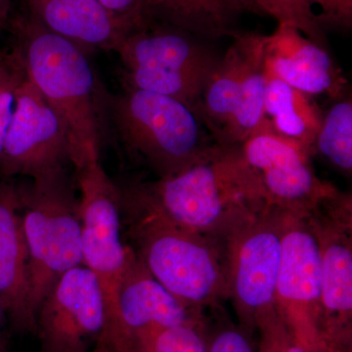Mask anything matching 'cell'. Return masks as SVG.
I'll return each instance as SVG.
<instances>
[{
    "label": "cell",
    "mask_w": 352,
    "mask_h": 352,
    "mask_svg": "<svg viewBox=\"0 0 352 352\" xmlns=\"http://www.w3.org/2000/svg\"><path fill=\"white\" fill-rule=\"evenodd\" d=\"M154 21L215 41L239 34L242 10L235 0H148Z\"/></svg>",
    "instance_id": "20"
},
{
    "label": "cell",
    "mask_w": 352,
    "mask_h": 352,
    "mask_svg": "<svg viewBox=\"0 0 352 352\" xmlns=\"http://www.w3.org/2000/svg\"><path fill=\"white\" fill-rule=\"evenodd\" d=\"M112 13L122 25L132 32L142 29L153 22L148 0H97Z\"/></svg>",
    "instance_id": "29"
},
{
    "label": "cell",
    "mask_w": 352,
    "mask_h": 352,
    "mask_svg": "<svg viewBox=\"0 0 352 352\" xmlns=\"http://www.w3.org/2000/svg\"><path fill=\"white\" fill-rule=\"evenodd\" d=\"M119 310L132 342L134 333L152 326L177 327L205 321L201 312L183 305L152 276L133 249L120 283Z\"/></svg>",
    "instance_id": "17"
},
{
    "label": "cell",
    "mask_w": 352,
    "mask_h": 352,
    "mask_svg": "<svg viewBox=\"0 0 352 352\" xmlns=\"http://www.w3.org/2000/svg\"><path fill=\"white\" fill-rule=\"evenodd\" d=\"M25 76L17 53L0 60V157L15 104L16 92Z\"/></svg>",
    "instance_id": "26"
},
{
    "label": "cell",
    "mask_w": 352,
    "mask_h": 352,
    "mask_svg": "<svg viewBox=\"0 0 352 352\" xmlns=\"http://www.w3.org/2000/svg\"><path fill=\"white\" fill-rule=\"evenodd\" d=\"M105 307L98 280L87 266L67 271L39 305V352H87L103 332Z\"/></svg>",
    "instance_id": "13"
},
{
    "label": "cell",
    "mask_w": 352,
    "mask_h": 352,
    "mask_svg": "<svg viewBox=\"0 0 352 352\" xmlns=\"http://www.w3.org/2000/svg\"><path fill=\"white\" fill-rule=\"evenodd\" d=\"M25 12L47 31L85 52L117 51L129 32L97 0H21Z\"/></svg>",
    "instance_id": "16"
},
{
    "label": "cell",
    "mask_w": 352,
    "mask_h": 352,
    "mask_svg": "<svg viewBox=\"0 0 352 352\" xmlns=\"http://www.w3.org/2000/svg\"><path fill=\"white\" fill-rule=\"evenodd\" d=\"M242 12L272 18L278 24L295 27L312 41L327 47L326 32L307 0H235Z\"/></svg>",
    "instance_id": "23"
},
{
    "label": "cell",
    "mask_w": 352,
    "mask_h": 352,
    "mask_svg": "<svg viewBox=\"0 0 352 352\" xmlns=\"http://www.w3.org/2000/svg\"><path fill=\"white\" fill-rule=\"evenodd\" d=\"M101 109L127 156L157 178L182 173L220 146L195 111L164 95L129 87L111 94L102 87Z\"/></svg>",
    "instance_id": "3"
},
{
    "label": "cell",
    "mask_w": 352,
    "mask_h": 352,
    "mask_svg": "<svg viewBox=\"0 0 352 352\" xmlns=\"http://www.w3.org/2000/svg\"><path fill=\"white\" fill-rule=\"evenodd\" d=\"M12 0H0V31L11 23Z\"/></svg>",
    "instance_id": "32"
},
{
    "label": "cell",
    "mask_w": 352,
    "mask_h": 352,
    "mask_svg": "<svg viewBox=\"0 0 352 352\" xmlns=\"http://www.w3.org/2000/svg\"><path fill=\"white\" fill-rule=\"evenodd\" d=\"M270 208L285 214L307 215L340 190L314 173L312 156L302 146L273 131L264 118L256 131L240 145Z\"/></svg>",
    "instance_id": "8"
},
{
    "label": "cell",
    "mask_w": 352,
    "mask_h": 352,
    "mask_svg": "<svg viewBox=\"0 0 352 352\" xmlns=\"http://www.w3.org/2000/svg\"><path fill=\"white\" fill-rule=\"evenodd\" d=\"M7 317L0 302V352H8V333L6 330Z\"/></svg>",
    "instance_id": "31"
},
{
    "label": "cell",
    "mask_w": 352,
    "mask_h": 352,
    "mask_svg": "<svg viewBox=\"0 0 352 352\" xmlns=\"http://www.w3.org/2000/svg\"><path fill=\"white\" fill-rule=\"evenodd\" d=\"M256 330L259 335L256 352H307L285 323L275 305L258 315Z\"/></svg>",
    "instance_id": "25"
},
{
    "label": "cell",
    "mask_w": 352,
    "mask_h": 352,
    "mask_svg": "<svg viewBox=\"0 0 352 352\" xmlns=\"http://www.w3.org/2000/svg\"><path fill=\"white\" fill-rule=\"evenodd\" d=\"M264 118L273 131L314 156V145L323 112L314 97L303 94L265 69Z\"/></svg>",
    "instance_id": "19"
},
{
    "label": "cell",
    "mask_w": 352,
    "mask_h": 352,
    "mask_svg": "<svg viewBox=\"0 0 352 352\" xmlns=\"http://www.w3.org/2000/svg\"><path fill=\"white\" fill-rule=\"evenodd\" d=\"M80 190L82 265L98 280L105 324L100 339L111 352H133V342L122 324L119 292L132 252L122 239V206L119 188L101 163L100 153H90L73 164Z\"/></svg>",
    "instance_id": "5"
},
{
    "label": "cell",
    "mask_w": 352,
    "mask_h": 352,
    "mask_svg": "<svg viewBox=\"0 0 352 352\" xmlns=\"http://www.w3.org/2000/svg\"><path fill=\"white\" fill-rule=\"evenodd\" d=\"M212 43L153 21L127 36L116 52L126 87L170 97L196 112L222 56Z\"/></svg>",
    "instance_id": "7"
},
{
    "label": "cell",
    "mask_w": 352,
    "mask_h": 352,
    "mask_svg": "<svg viewBox=\"0 0 352 352\" xmlns=\"http://www.w3.org/2000/svg\"><path fill=\"white\" fill-rule=\"evenodd\" d=\"M265 69L303 94L326 95L333 102L346 97L349 80L328 48L307 38L295 27L278 24L266 36Z\"/></svg>",
    "instance_id": "14"
},
{
    "label": "cell",
    "mask_w": 352,
    "mask_h": 352,
    "mask_svg": "<svg viewBox=\"0 0 352 352\" xmlns=\"http://www.w3.org/2000/svg\"><path fill=\"white\" fill-rule=\"evenodd\" d=\"M265 34H256L237 110L219 141L221 146H240L256 131L264 119L265 94Z\"/></svg>",
    "instance_id": "21"
},
{
    "label": "cell",
    "mask_w": 352,
    "mask_h": 352,
    "mask_svg": "<svg viewBox=\"0 0 352 352\" xmlns=\"http://www.w3.org/2000/svg\"><path fill=\"white\" fill-rule=\"evenodd\" d=\"M282 228L283 212L268 208L226 240L228 298L250 332L258 315L275 305Z\"/></svg>",
    "instance_id": "9"
},
{
    "label": "cell",
    "mask_w": 352,
    "mask_h": 352,
    "mask_svg": "<svg viewBox=\"0 0 352 352\" xmlns=\"http://www.w3.org/2000/svg\"><path fill=\"white\" fill-rule=\"evenodd\" d=\"M321 254L319 336L352 344V201L339 192L309 214Z\"/></svg>",
    "instance_id": "12"
},
{
    "label": "cell",
    "mask_w": 352,
    "mask_h": 352,
    "mask_svg": "<svg viewBox=\"0 0 352 352\" xmlns=\"http://www.w3.org/2000/svg\"><path fill=\"white\" fill-rule=\"evenodd\" d=\"M321 254L309 214L283 212L275 307L305 349L319 337Z\"/></svg>",
    "instance_id": "11"
},
{
    "label": "cell",
    "mask_w": 352,
    "mask_h": 352,
    "mask_svg": "<svg viewBox=\"0 0 352 352\" xmlns=\"http://www.w3.org/2000/svg\"><path fill=\"white\" fill-rule=\"evenodd\" d=\"M324 32H349L352 29V0H307ZM315 14V13H314Z\"/></svg>",
    "instance_id": "28"
},
{
    "label": "cell",
    "mask_w": 352,
    "mask_h": 352,
    "mask_svg": "<svg viewBox=\"0 0 352 352\" xmlns=\"http://www.w3.org/2000/svg\"><path fill=\"white\" fill-rule=\"evenodd\" d=\"M91 352H111L110 349L107 346V344H105L103 340L98 338V340L95 342V346L94 349H92Z\"/></svg>",
    "instance_id": "33"
},
{
    "label": "cell",
    "mask_w": 352,
    "mask_h": 352,
    "mask_svg": "<svg viewBox=\"0 0 352 352\" xmlns=\"http://www.w3.org/2000/svg\"><path fill=\"white\" fill-rule=\"evenodd\" d=\"M133 352H208L206 322L143 329L134 333Z\"/></svg>",
    "instance_id": "24"
},
{
    "label": "cell",
    "mask_w": 352,
    "mask_h": 352,
    "mask_svg": "<svg viewBox=\"0 0 352 352\" xmlns=\"http://www.w3.org/2000/svg\"><path fill=\"white\" fill-rule=\"evenodd\" d=\"M256 34V32H240L234 36L232 43L222 54L210 76L197 108V113L219 145L239 106Z\"/></svg>",
    "instance_id": "18"
},
{
    "label": "cell",
    "mask_w": 352,
    "mask_h": 352,
    "mask_svg": "<svg viewBox=\"0 0 352 352\" xmlns=\"http://www.w3.org/2000/svg\"><path fill=\"white\" fill-rule=\"evenodd\" d=\"M68 170L21 187V214L29 263L30 305H39L67 271L82 265L78 198Z\"/></svg>",
    "instance_id": "6"
},
{
    "label": "cell",
    "mask_w": 352,
    "mask_h": 352,
    "mask_svg": "<svg viewBox=\"0 0 352 352\" xmlns=\"http://www.w3.org/2000/svg\"><path fill=\"white\" fill-rule=\"evenodd\" d=\"M18 57L25 76L64 122L71 144V164L101 152L104 120L102 85L87 53L53 34L24 12L11 20Z\"/></svg>",
    "instance_id": "2"
},
{
    "label": "cell",
    "mask_w": 352,
    "mask_h": 352,
    "mask_svg": "<svg viewBox=\"0 0 352 352\" xmlns=\"http://www.w3.org/2000/svg\"><path fill=\"white\" fill-rule=\"evenodd\" d=\"M21 187L0 183V302L17 333H36L30 305L27 244L21 214Z\"/></svg>",
    "instance_id": "15"
},
{
    "label": "cell",
    "mask_w": 352,
    "mask_h": 352,
    "mask_svg": "<svg viewBox=\"0 0 352 352\" xmlns=\"http://www.w3.org/2000/svg\"><path fill=\"white\" fill-rule=\"evenodd\" d=\"M314 154L323 157L342 175L352 173V99L347 94L333 102L323 119L314 145Z\"/></svg>",
    "instance_id": "22"
},
{
    "label": "cell",
    "mask_w": 352,
    "mask_h": 352,
    "mask_svg": "<svg viewBox=\"0 0 352 352\" xmlns=\"http://www.w3.org/2000/svg\"><path fill=\"white\" fill-rule=\"evenodd\" d=\"M250 331L229 322H219L212 332L206 330L208 352H256Z\"/></svg>",
    "instance_id": "27"
},
{
    "label": "cell",
    "mask_w": 352,
    "mask_h": 352,
    "mask_svg": "<svg viewBox=\"0 0 352 352\" xmlns=\"http://www.w3.org/2000/svg\"><path fill=\"white\" fill-rule=\"evenodd\" d=\"M120 206L136 256L183 305L203 314L228 298L226 242L183 230L122 199Z\"/></svg>",
    "instance_id": "4"
},
{
    "label": "cell",
    "mask_w": 352,
    "mask_h": 352,
    "mask_svg": "<svg viewBox=\"0 0 352 352\" xmlns=\"http://www.w3.org/2000/svg\"><path fill=\"white\" fill-rule=\"evenodd\" d=\"M71 144L68 131L54 109L25 76L15 104L0 157L6 179H43L68 170Z\"/></svg>",
    "instance_id": "10"
},
{
    "label": "cell",
    "mask_w": 352,
    "mask_h": 352,
    "mask_svg": "<svg viewBox=\"0 0 352 352\" xmlns=\"http://www.w3.org/2000/svg\"><path fill=\"white\" fill-rule=\"evenodd\" d=\"M305 349L307 352H352V344H342L319 336L314 344Z\"/></svg>",
    "instance_id": "30"
},
{
    "label": "cell",
    "mask_w": 352,
    "mask_h": 352,
    "mask_svg": "<svg viewBox=\"0 0 352 352\" xmlns=\"http://www.w3.org/2000/svg\"><path fill=\"white\" fill-rule=\"evenodd\" d=\"M118 188L122 200L183 230L223 242L268 208L240 146H219L177 175Z\"/></svg>",
    "instance_id": "1"
}]
</instances>
